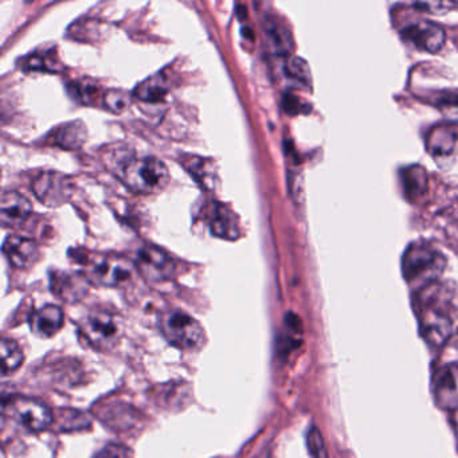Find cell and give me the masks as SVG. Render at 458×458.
Segmentation results:
<instances>
[{"instance_id": "cell-17", "label": "cell", "mask_w": 458, "mask_h": 458, "mask_svg": "<svg viewBox=\"0 0 458 458\" xmlns=\"http://www.w3.org/2000/svg\"><path fill=\"white\" fill-rule=\"evenodd\" d=\"M210 232L222 240H237L240 237L237 216L226 206L216 205L211 214Z\"/></svg>"}, {"instance_id": "cell-10", "label": "cell", "mask_w": 458, "mask_h": 458, "mask_svg": "<svg viewBox=\"0 0 458 458\" xmlns=\"http://www.w3.org/2000/svg\"><path fill=\"white\" fill-rule=\"evenodd\" d=\"M420 334L431 347H441L453 334V321L446 310L423 307L420 313Z\"/></svg>"}, {"instance_id": "cell-7", "label": "cell", "mask_w": 458, "mask_h": 458, "mask_svg": "<svg viewBox=\"0 0 458 458\" xmlns=\"http://www.w3.org/2000/svg\"><path fill=\"white\" fill-rule=\"evenodd\" d=\"M136 270L151 283L170 280L175 272L173 259L157 246H144L136 254Z\"/></svg>"}, {"instance_id": "cell-13", "label": "cell", "mask_w": 458, "mask_h": 458, "mask_svg": "<svg viewBox=\"0 0 458 458\" xmlns=\"http://www.w3.org/2000/svg\"><path fill=\"white\" fill-rule=\"evenodd\" d=\"M2 250L7 261L18 269H28L38 261V245L30 238L9 235L4 240Z\"/></svg>"}, {"instance_id": "cell-24", "label": "cell", "mask_w": 458, "mask_h": 458, "mask_svg": "<svg viewBox=\"0 0 458 458\" xmlns=\"http://www.w3.org/2000/svg\"><path fill=\"white\" fill-rule=\"evenodd\" d=\"M426 184H428V176H426V171L420 168V165H412V167L404 170L406 194H423L426 191Z\"/></svg>"}, {"instance_id": "cell-27", "label": "cell", "mask_w": 458, "mask_h": 458, "mask_svg": "<svg viewBox=\"0 0 458 458\" xmlns=\"http://www.w3.org/2000/svg\"><path fill=\"white\" fill-rule=\"evenodd\" d=\"M93 458H133V453L124 445L109 444L98 450Z\"/></svg>"}, {"instance_id": "cell-18", "label": "cell", "mask_w": 458, "mask_h": 458, "mask_svg": "<svg viewBox=\"0 0 458 458\" xmlns=\"http://www.w3.org/2000/svg\"><path fill=\"white\" fill-rule=\"evenodd\" d=\"M47 140L64 149L80 148L87 140V128L82 122H72L52 131Z\"/></svg>"}, {"instance_id": "cell-20", "label": "cell", "mask_w": 458, "mask_h": 458, "mask_svg": "<svg viewBox=\"0 0 458 458\" xmlns=\"http://www.w3.org/2000/svg\"><path fill=\"white\" fill-rule=\"evenodd\" d=\"M171 84L165 74H154L141 81L133 90V96L144 103H160L170 92Z\"/></svg>"}, {"instance_id": "cell-19", "label": "cell", "mask_w": 458, "mask_h": 458, "mask_svg": "<svg viewBox=\"0 0 458 458\" xmlns=\"http://www.w3.org/2000/svg\"><path fill=\"white\" fill-rule=\"evenodd\" d=\"M181 163L203 189H216V184L218 183V174L213 160L199 157H182Z\"/></svg>"}, {"instance_id": "cell-4", "label": "cell", "mask_w": 458, "mask_h": 458, "mask_svg": "<svg viewBox=\"0 0 458 458\" xmlns=\"http://www.w3.org/2000/svg\"><path fill=\"white\" fill-rule=\"evenodd\" d=\"M81 265L84 267L81 273L90 284L109 288H116L130 283L136 270L132 261L111 254L85 257Z\"/></svg>"}, {"instance_id": "cell-15", "label": "cell", "mask_w": 458, "mask_h": 458, "mask_svg": "<svg viewBox=\"0 0 458 458\" xmlns=\"http://www.w3.org/2000/svg\"><path fill=\"white\" fill-rule=\"evenodd\" d=\"M64 326V312L57 305H45L30 316V328L36 336L50 339Z\"/></svg>"}, {"instance_id": "cell-6", "label": "cell", "mask_w": 458, "mask_h": 458, "mask_svg": "<svg viewBox=\"0 0 458 458\" xmlns=\"http://www.w3.org/2000/svg\"><path fill=\"white\" fill-rule=\"evenodd\" d=\"M4 417L30 433L47 430L55 422V412L47 404L26 396L4 399Z\"/></svg>"}, {"instance_id": "cell-8", "label": "cell", "mask_w": 458, "mask_h": 458, "mask_svg": "<svg viewBox=\"0 0 458 458\" xmlns=\"http://www.w3.org/2000/svg\"><path fill=\"white\" fill-rule=\"evenodd\" d=\"M31 190L39 202L47 208H60L72 195V183L60 173H42L34 179Z\"/></svg>"}, {"instance_id": "cell-22", "label": "cell", "mask_w": 458, "mask_h": 458, "mask_svg": "<svg viewBox=\"0 0 458 458\" xmlns=\"http://www.w3.org/2000/svg\"><path fill=\"white\" fill-rule=\"evenodd\" d=\"M0 352H2V371H4V375L12 374L22 364V348L20 347V344L15 340H2Z\"/></svg>"}, {"instance_id": "cell-28", "label": "cell", "mask_w": 458, "mask_h": 458, "mask_svg": "<svg viewBox=\"0 0 458 458\" xmlns=\"http://www.w3.org/2000/svg\"><path fill=\"white\" fill-rule=\"evenodd\" d=\"M284 109L289 114H297L301 111V104H300L299 98L296 96L285 95L284 96Z\"/></svg>"}, {"instance_id": "cell-26", "label": "cell", "mask_w": 458, "mask_h": 458, "mask_svg": "<svg viewBox=\"0 0 458 458\" xmlns=\"http://www.w3.org/2000/svg\"><path fill=\"white\" fill-rule=\"evenodd\" d=\"M308 450L312 458H328L326 442L318 428H310L307 436Z\"/></svg>"}, {"instance_id": "cell-5", "label": "cell", "mask_w": 458, "mask_h": 458, "mask_svg": "<svg viewBox=\"0 0 458 458\" xmlns=\"http://www.w3.org/2000/svg\"><path fill=\"white\" fill-rule=\"evenodd\" d=\"M160 331L174 347L198 351L205 345L206 335L199 321L182 310H171L160 318Z\"/></svg>"}, {"instance_id": "cell-14", "label": "cell", "mask_w": 458, "mask_h": 458, "mask_svg": "<svg viewBox=\"0 0 458 458\" xmlns=\"http://www.w3.org/2000/svg\"><path fill=\"white\" fill-rule=\"evenodd\" d=\"M33 211L30 200L17 191H4L0 199V222L6 227L21 226Z\"/></svg>"}, {"instance_id": "cell-12", "label": "cell", "mask_w": 458, "mask_h": 458, "mask_svg": "<svg viewBox=\"0 0 458 458\" xmlns=\"http://www.w3.org/2000/svg\"><path fill=\"white\" fill-rule=\"evenodd\" d=\"M433 395L437 406L446 411H457L458 363L447 364L434 374Z\"/></svg>"}, {"instance_id": "cell-29", "label": "cell", "mask_w": 458, "mask_h": 458, "mask_svg": "<svg viewBox=\"0 0 458 458\" xmlns=\"http://www.w3.org/2000/svg\"><path fill=\"white\" fill-rule=\"evenodd\" d=\"M454 412H455L454 420H453V422H454L455 434H457V437H458V410H457V411H454Z\"/></svg>"}, {"instance_id": "cell-21", "label": "cell", "mask_w": 458, "mask_h": 458, "mask_svg": "<svg viewBox=\"0 0 458 458\" xmlns=\"http://www.w3.org/2000/svg\"><path fill=\"white\" fill-rule=\"evenodd\" d=\"M69 95L77 103L84 104V106H95L98 98L103 101L104 96L98 85L88 79L77 80L69 84Z\"/></svg>"}, {"instance_id": "cell-2", "label": "cell", "mask_w": 458, "mask_h": 458, "mask_svg": "<svg viewBox=\"0 0 458 458\" xmlns=\"http://www.w3.org/2000/svg\"><path fill=\"white\" fill-rule=\"evenodd\" d=\"M446 267V259L438 250L428 246H411L402 259V273L412 286L428 288L436 283Z\"/></svg>"}, {"instance_id": "cell-1", "label": "cell", "mask_w": 458, "mask_h": 458, "mask_svg": "<svg viewBox=\"0 0 458 458\" xmlns=\"http://www.w3.org/2000/svg\"><path fill=\"white\" fill-rule=\"evenodd\" d=\"M120 181L138 194H159L170 183L167 165L154 157H132L117 171Z\"/></svg>"}, {"instance_id": "cell-3", "label": "cell", "mask_w": 458, "mask_h": 458, "mask_svg": "<svg viewBox=\"0 0 458 458\" xmlns=\"http://www.w3.org/2000/svg\"><path fill=\"white\" fill-rule=\"evenodd\" d=\"M80 336L96 351H111L123 335L122 318L106 310H92L79 324Z\"/></svg>"}, {"instance_id": "cell-25", "label": "cell", "mask_w": 458, "mask_h": 458, "mask_svg": "<svg viewBox=\"0 0 458 458\" xmlns=\"http://www.w3.org/2000/svg\"><path fill=\"white\" fill-rule=\"evenodd\" d=\"M104 108L112 114H123L131 106V96L125 90L109 89L103 96Z\"/></svg>"}, {"instance_id": "cell-9", "label": "cell", "mask_w": 458, "mask_h": 458, "mask_svg": "<svg viewBox=\"0 0 458 458\" xmlns=\"http://www.w3.org/2000/svg\"><path fill=\"white\" fill-rule=\"evenodd\" d=\"M402 38L414 45L418 49L437 53L445 44V30L431 21L418 20L407 23L401 30Z\"/></svg>"}, {"instance_id": "cell-23", "label": "cell", "mask_w": 458, "mask_h": 458, "mask_svg": "<svg viewBox=\"0 0 458 458\" xmlns=\"http://www.w3.org/2000/svg\"><path fill=\"white\" fill-rule=\"evenodd\" d=\"M285 73L289 79L300 82L304 87L312 85V74L307 61L300 57H291L285 64Z\"/></svg>"}, {"instance_id": "cell-16", "label": "cell", "mask_w": 458, "mask_h": 458, "mask_svg": "<svg viewBox=\"0 0 458 458\" xmlns=\"http://www.w3.org/2000/svg\"><path fill=\"white\" fill-rule=\"evenodd\" d=\"M264 33L270 50L277 55H291L293 52V37L288 26L275 15H267L264 20Z\"/></svg>"}, {"instance_id": "cell-11", "label": "cell", "mask_w": 458, "mask_h": 458, "mask_svg": "<svg viewBox=\"0 0 458 458\" xmlns=\"http://www.w3.org/2000/svg\"><path fill=\"white\" fill-rule=\"evenodd\" d=\"M89 281L82 273L63 270H53L50 273V289L58 299L68 304L81 301L89 292Z\"/></svg>"}]
</instances>
